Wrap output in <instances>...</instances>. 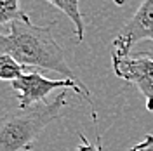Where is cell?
I'll use <instances>...</instances> for the list:
<instances>
[{"label":"cell","mask_w":153,"mask_h":151,"mask_svg":"<svg viewBox=\"0 0 153 151\" xmlns=\"http://www.w3.org/2000/svg\"><path fill=\"white\" fill-rule=\"evenodd\" d=\"M0 52L9 54L21 66L49 70L66 78L78 80L68 66L65 52L52 35V24L35 26L30 18L18 19L9 24V33H0Z\"/></svg>","instance_id":"1"},{"label":"cell","mask_w":153,"mask_h":151,"mask_svg":"<svg viewBox=\"0 0 153 151\" xmlns=\"http://www.w3.org/2000/svg\"><path fill=\"white\" fill-rule=\"evenodd\" d=\"M65 106L66 92H61L51 103L0 115V151H31L42 130L61 115Z\"/></svg>","instance_id":"2"},{"label":"cell","mask_w":153,"mask_h":151,"mask_svg":"<svg viewBox=\"0 0 153 151\" xmlns=\"http://www.w3.org/2000/svg\"><path fill=\"white\" fill-rule=\"evenodd\" d=\"M10 87L14 92H18V101L21 110L38 103H45L44 99L56 89H71L80 97H84L91 103V97H89L91 92L87 90V87H84L80 80H73V78L51 80L38 71H25L19 78L10 82Z\"/></svg>","instance_id":"3"},{"label":"cell","mask_w":153,"mask_h":151,"mask_svg":"<svg viewBox=\"0 0 153 151\" xmlns=\"http://www.w3.org/2000/svg\"><path fill=\"white\" fill-rule=\"evenodd\" d=\"M150 52H139V56H111L113 71L118 78L136 85L144 95L146 110L153 113V57Z\"/></svg>","instance_id":"4"},{"label":"cell","mask_w":153,"mask_h":151,"mask_svg":"<svg viewBox=\"0 0 153 151\" xmlns=\"http://www.w3.org/2000/svg\"><path fill=\"white\" fill-rule=\"evenodd\" d=\"M148 40L153 45V0H143L134 16L125 23L124 30L111 44V56H129L131 49Z\"/></svg>","instance_id":"5"},{"label":"cell","mask_w":153,"mask_h":151,"mask_svg":"<svg viewBox=\"0 0 153 151\" xmlns=\"http://www.w3.org/2000/svg\"><path fill=\"white\" fill-rule=\"evenodd\" d=\"M47 2L52 4L56 9H59L63 14H66L68 19L75 26L76 40L82 42L84 33H85V24H84V18H82V12H80V0H47Z\"/></svg>","instance_id":"6"},{"label":"cell","mask_w":153,"mask_h":151,"mask_svg":"<svg viewBox=\"0 0 153 151\" xmlns=\"http://www.w3.org/2000/svg\"><path fill=\"white\" fill-rule=\"evenodd\" d=\"M25 70L26 68L21 66L12 56L0 52V80L14 82L16 78H19V76L25 73Z\"/></svg>","instance_id":"7"},{"label":"cell","mask_w":153,"mask_h":151,"mask_svg":"<svg viewBox=\"0 0 153 151\" xmlns=\"http://www.w3.org/2000/svg\"><path fill=\"white\" fill-rule=\"evenodd\" d=\"M28 14L19 7V0H0V24H10L18 19H26Z\"/></svg>","instance_id":"8"},{"label":"cell","mask_w":153,"mask_h":151,"mask_svg":"<svg viewBox=\"0 0 153 151\" xmlns=\"http://www.w3.org/2000/svg\"><path fill=\"white\" fill-rule=\"evenodd\" d=\"M78 137H80V144L76 146V151H101V135H97V144L89 142L84 134H78Z\"/></svg>","instance_id":"9"},{"label":"cell","mask_w":153,"mask_h":151,"mask_svg":"<svg viewBox=\"0 0 153 151\" xmlns=\"http://www.w3.org/2000/svg\"><path fill=\"white\" fill-rule=\"evenodd\" d=\"M127 151H153V135L148 134L141 142H137L136 146H132L131 150H127Z\"/></svg>","instance_id":"10"},{"label":"cell","mask_w":153,"mask_h":151,"mask_svg":"<svg viewBox=\"0 0 153 151\" xmlns=\"http://www.w3.org/2000/svg\"><path fill=\"white\" fill-rule=\"evenodd\" d=\"M115 4H117V5H124L125 4V0H113Z\"/></svg>","instance_id":"11"}]
</instances>
